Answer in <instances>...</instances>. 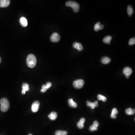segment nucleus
Masks as SVG:
<instances>
[{"instance_id": "1", "label": "nucleus", "mask_w": 135, "mask_h": 135, "mask_svg": "<svg viewBox=\"0 0 135 135\" xmlns=\"http://www.w3.org/2000/svg\"><path fill=\"white\" fill-rule=\"evenodd\" d=\"M36 58L34 55L32 54H30L27 56L26 60V63L27 65L29 67L31 68L34 67L36 65Z\"/></svg>"}, {"instance_id": "2", "label": "nucleus", "mask_w": 135, "mask_h": 135, "mask_svg": "<svg viewBox=\"0 0 135 135\" xmlns=\"http://www.w3.org/2000/svg\"><path fill=\"white\" fill-rule=\"evenodd\" d=\"M1 111L3 112H6L8 110L9 108V103L7 98H2L0 101Z\"/></svg>"}, {"instance_id": "3", "label": "nucleus", "mask_w": 135, "mask_h": 135, "mask_svg": "<svg viewBox=\"0 0 135 135\" xmlns=\"http://www.w3.org/2000/svg\"><path fill=\"white\" fill-rule=\"evenodd\" d=\"M67 6L71 7L76 13H78L79 10L80 5L78 3L74 1H69L66 3Z\"/></svg>"}, {"instance_id": "4", "label": "nucleus", "mask_w": 135, "mask_h": 135, "mask_svg": "<svg viewBox=\"0 0 135 135\" xmlns=\"http://www.w3.org/2000/svg\"><path fill=\"white\" fill-rule=\"evenodd\" d=\"M85 81L82 79L76 80L73 82V85L76 88L80 89L83 86Z\"/></svg>"}, {"instance_id": "5", "label": "nucleus", "mask_w": 135, "mask_h": 135, "mask_svg": "<svg viewBox=\"0 0 135 135\" xmlns=\"http://www.w3.org/2000/svg\"><path fill=\"white\" fill-rule=\"evenodd\" d=\"M40 102L38 101H35L32 105V111L33 112H38L39 110V106H40Z\"/></svg>"}, {"instance_id": "6", "label": "nucleus", "mask_w": 135, "mask_h": 135, "mask_svg": "<svg viewBox=\"0 0 135 135\" xmlns=\"http://www.w3.org/2000/svg\"><path fill=\"white\" fill-rule=\"evenodd\" d=\"M60 39V36L57 33H54L51 36L50 40L53 42H58Z\"/></svg>"}, {"instance_id": "7", "label": "nucleus", "mask_w": 135, "mask_h": 135, "mask_svg": "<svg viewBox=\"0 0 135 135\" xmlns=\"http://www.w3.org/2000/svg\"><path fill=\"white\" fill-rule=\"evenodd\" d=\"M132 73V70L129 67H126L123 69V73L126 78H128Z\"/></svg>"}, {"instance_id": "8", "label": "nucleus", "mask_w": 135, "mask_h": 135, "mask_svg": "<svg viewBox=\"0 0 135 135\" xmlns=\"http://www.w3.org/2000/svg\"><path fill=\"white\" fill-rule=\"evenodd\" d=\"M10 1L9 0H0V7H7L9 5Z\"/></svg>"}, {"instance_id": "9", "label": "nucleus", "mask_w": 135, "mask_h": 135, "mask_svg": "<svg viewBox=\"0 0 135 135\" xmlns=\"http://www.w3.org/2000/svg\"><path fill=\"white\" fill-rule=\"evenodd\" d=\"M29 85L27 83H24L22 85V94H25L26 91H29Z\"/></svg>"}, {"instance_id": "10", "label": "nucleus", "mask_w": 135, "mask_h": 135, "mask_svg": "<svg viewBox=\"0 0 135 135\" xmlns=\"http://www.w3.org/2000/svg\"><path fill=\"white\" fill-rule=\"evenodd\" d=\"M73 47H74V48L80 51H82L83 49V47L82 44L78 42H75L73 44Z\"/></svg>"}, {"instance_id": "11", "label": "nucleus", "mask_w": 135, "mask_h": 135, "mask_svg": "<svg viewBox=\"0 0 135 135\" xmlns=\"http://www.w3.org/2000/svg\"><path fill=\"white\" fill-rule=\"evenodd\" d=\"M20 22L21 25L24 27H26L28 24L27 19L24 17H22L20 18Z\"/></svg>"}, {"instance_id": "12", "label": "nucleus", "mask_w": 135, "mask_h": 135, "mask_svg": "<svg viewBox=\"0 0 135 135\" xmlns=\"http://www.w3.org/2000/svg\"><path fill=\"white\" fill-rule=\"evenodd\" d=\"M104 27V26L102 24H100V22H98L94 25V30L96 32H98L99 30H102Z\"/></svg>"}, {"instance_id": "13", "label": "nucleus", "mask_w": 135, "mask_h": 135, "mask_svg": "<svg viewBox=\"0 0 135 135\" xmlns=\"http://www.w3.org/2000/svg\"><path fill=\"white\" fill-rule=\"evenodd\" d=\"M48 117L50 120L54 121V120H56L57 118V117H58V114H57V113L55 112H52L48 116Z\"/></svg>"}, {"instance_id": "14", "label": "nucleus", "mask_w": 135, "mask_h": 135, "mask_svg": "<svg viewBox=\"0 0 135 135\" xmlns=\"http://www.w3.org/2000/svg\"><path fill=\"white\" fill-rule=\"evenodd\" d=\"M111 61V59L108 57H103L101 59V62L103 63L104 64H108Z\"/></svg>"}, {"instance_id": "15", "label": "nucleus", "mask_w": 135, "mask_h": 135, "mask_svg": "<svg viewBox=\"0 0 135 135\" xmlns=\"http://www.w3.org/2000/svg\"><path fill=\"white\" fill-rule=\"evenodd\" d=\"M68 104L71 107L75 108H76V107H77V104L73 101V99H71V98L69 99Z\"/></svg>"}, {"instance_id": "16", "label": "nucleus", "mask_w": 135, "mask_h": 135, "mask_svg": "<svg viewBox=\"0 0 135 135\" xmlns=\"http://www.w3.org/2000/svg\"><path fill=\"white\" fill-rule=\"evenodd\" d=\"M118 113V111L116 108H114L112 110V113L111 114V118L112 119H116L117 117L116 114Z\"/></svg>"}, {"instance_id": "17", "label": "nucleus", "mask_w": 135, "mask_h": 135, "mask_svg": "<svg viewBox=\"0 0 135 135\" xmlns=\"http://www.w3.org/2000/svg\"><path fill=\"white\" fill-rule=\"evenodd\" d=\"M125 112L126 114L129 115H131L135 113V110L134 109H132L131 108H129L126 109Z\"/></svg>"}, {"instance_id": "18", "label": "nucleus", "mask_w": 135, "mask_h": 135, "mask_svg": "<svg viewBox=\"0 0 135 135\" xmlns=\"http://www.w3.org/2000/svg\"><path fill=\"white\" fill-rule=\"evenodd\" d=\"M112 39V37L111 36H105L103 40V41L105 43L110 44Z\"/></svg>"}, {"instance_id": "19", "label": "nucleus", "mask_w": 135, "mask_h": 135, "mask_svg": "<svg viewBox=\"0 0 135 135\" xmlns=\"http://www.w3.org/2000/svg\"><path fill=\"white\" fill-rule=\"evenodd\" d=\"M127 13H128V15L129 16L131 17L132 14L133 13L134 10L133 8L131 6L129 5L128 6L127 9Z\"/></svg>"}, {"instance_id": "20", "label": "nucleus", "mask_w": 135, "mask_h": 135, "mask_svg": "<svg viewBox=\"0 0 135 135\" xmlns=\"http://www.w3.org/2000/svg\"><path fill=\"white\" fill-rule=\"evenodd\" d=\"M68 132L65 130H58L55 132V135H67Z\"/></svg>"}, {"instance_id": "21", "label": "nucleus", "mask_w": 135, "mask_h": 135, "mask_svg": "<svg viewBox=\"0 0 135 135\" xmlns=\"http://www.w3.org/2000/svg\"><path fill=\"white\" fill-rule=\"evenodd\" d=\"M86 104L87 106L90 107L92 109H94L96 107L94 103H91L89 101H87L86 102Z\"/></svg>"}, {"instance_id": "22", "label": "nucleus", "mask_w": 135, "mask_h": 135, "mask_svg": "<svg viewBox=\"0 0 135 135\" xmlns=\"http://www.w3.org/2000/svg\"><path fill=\"white\" fill-rule=\"evenodd\" d=\"M97 98L98 100H102L103 102H105V101H106L107 98L105 97V96H104L102 95L101 94H99L98 95Z\"/></svg>"}, {"instance_id": "23", "label": "nucleus", "mask_w": 135, "mask_h": 135, "mask_svg": "<svg viewBox=\"0 0 135 135\" xmlns=\"http://www.w3.org/2000/svg\"><path fill=\"white\" fill-rule=\"evenodd\" d=\"M97 127H96L95 126H94V125L92 124L90 126L89 128V130L91 131H94V130H97Z\"/></svg>"}, {"instance_id": "24", "label": "nucleus", "mask_w": 135, "mask_h": 135, "mask_svg": "<svg viewBox=\"0 0 135 135\" xmlns=\"http://www.w3.org/2000/svg\"><path fill=\"white\" fill-rule=\"evenodd\" d=\"M129 45H134L135 44V38H132L130 39L129 41Z\"/></svg>"}, {"instance_id": "25", "label": "nucleus", "mask_w": 135, "mask_h": 135, "mask_svg": "<svg viewBox=\"0 0 135 135\" xmlns=\"http://www.w3.org/2000/svg\"><path fill=\"white\" fill-rule=\"evenodd\" d=\"M77 126L79 129H82L84 127V123L81 122H78L77 124Z\"/></svg>"}, {"instance_id": "26", "label": "nucleus", "mask_w": 135, "mask_h": 135, "mask_svg": "<svg viewBox=\"0 0 135 135\" xmlns=\"http://www.w3.org/2000/svg\"><path fill=\"white\" fill-rule=\"evenodd\" d=\"M47 90L46 88V85H43L42 86V89L40 90V91L42 93H44L46 92V90Z\"/></svg>"}, {"instance_id": "27", "label": "nucleus", "mask_w": 135, "mask_h": 135, "mask_svg": "<svg viewBox=\"0 0 135 135\" xmlns=\"http://www.w3.org/2000/svg\"><path fill=\"white\" fill-rule=\"evenodd\" d=\"M45 85H46V88H47V89H48L51 87L52 84H51V82H47Z\"/></svg>"}, {"instance_id": "28", "label": "nucleus", "mask_w": 135, "mask_h": 135, "mask_svg": "<svg viewBox=\"0 0 135 135\" xmlns=\"http://www.w3.org/2000/svg\"><path fill=\"white\" fill-rule=\"evenodd\" d=\"M93 124L94 125V126H95L96 127H97L98 128V127L99 126V123L98 122L95 121L94 122V123H93Z\"/></svg>"}, {"instance_id": "29", "label": "nucleus", "mask_w": 135, "mask_h": 135, "mask_svg": "<svg viewBox=\"0 0 135 135\" xmlns=\"http://www.w3.org/2000/svg\"><path fill=\"white\" fill-rule=\"evenodd\" d=\"M94 104L95 105L96 107H98V101H95L94 102Z\"/></svg>"}, {"instance_id": "30", "label": "nucleus", "mask_w": 135, "mask_h": 135, "mask_svg": "<svg viewBox=\"0 0 135 135\" xmlns=\"http://www.w3.org/2000/svg\"><path fill=\"white\" fill-rule=\"evenodd\" d=\"M1 60H2V59H1V58H0V63H1Z\"/></svg>"}, {"instance_id": "31", "label": "nucleus", "mask_w": 135, "mask_h": 135, "mask_svg": "<svg viewBox=\"0 0 135 135\" xmlns=\"http://www.w3.org/2000/svg\"><path fill=\"white\" fill-rule=\"evenodd\" d=\"M28 135H33L32 134H29Z\"/></svg>"}]
</instances>
